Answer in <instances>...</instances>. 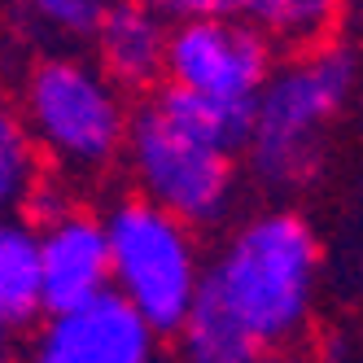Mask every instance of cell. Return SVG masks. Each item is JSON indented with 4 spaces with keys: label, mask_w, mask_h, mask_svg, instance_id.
Masks as SVG:
<instances>
[{
    "label": "cell",
    "mask_w": 363,
    "mask_h": 363,
    "mask_svg": "<svg viewBox=\"0 0 363 363\" xmlns=\"http://www.w3.org/2000/svg\"><path fill=\"white\" fill-rule=\"evenodd\" d=\"M320 272L324 250L311 219L294 206H272L223 237L206 263L201 289L245 328L258 350H294L315 320Z\"/></svg>",
    "instance_id": "1"
},
{
    "label": "cell",
    "mask_w": 363,
    "mask_h": 363,
    "mask_svg": "<svg viewBox=\"0 0 363 363\" xmlns=\"http://www.w3.org/2000/svg\"><path fill=\"white\" fill-rule=\"evenodd\" d=\"M359 84V57L342 40L289 53L254 96L245 162L267 189H302L324 162V136L346 114Z\"/></svg>",
    "instance_id": "2"
},
{
    "label": "cell",
    "mask_w": 363,
    "mask_h": 363,
    "mask_svg": "<svg viewBox=\"0 0 363 363\" xmlns=\"http://www.w3.org/2000/svg\"><path fill=\"white\" fill-rule=\"evenodd\" d=\"M18 123L35 145L40 162L62 179H92L118 167L132 101H127L88 57H40L22 79Z\"/></svg>",
    "instance_id": "3"
},
{
    "label": "cell",
    "mask_w": 363,
    "mask_h": 363,
    "mask_svg": "<svg viewBox=\"0 0 363 363\" xmlns=\"http://www.w3.org/2000/svg\"><path fill=\"white\" fill-rule=\"evenodd\" d=\"M101 228L110 245V294L158 337H175L206 276L197 232L140 197H118L101 211Z\"/></svg>",
    "instance_id": "4"
},
{
    "label": "cell",
    "mask_w": 363,
    "mask_h": 363,
    "mask_svg": "<svg viewBox=\"0 0 363 363\" xmlns=\"http://www.w3.org/2000/svg\"><path fill=\"white\" fill-rule=\"evenodd\" d=\"M118 162L132 175V197L158 206L193 232L219 228L237 206V158L171 123L149 96L132 106Z\"/></svg>",
    "instance_id": "5"
},
{
    "label": "cell",
    "mask_w": 363,
    "mask_h": 363,
    "mask_svg": "<svg viewBox=\"0 0 363 363\" xmlns=\"http://www.w3.org/2000/svg\"><path fill=\"white\" fill-rule=\"evenodd\" d=\"M272 66H276V48L258 27H250L237 13H206V18L171 22L162 84L211 101L254 106Z\"/></svg>",
    "instance_id": "6"
},
{
    "label": "cell",
    "mask_w": 363,
    "mask_h": 363,
    "mask_svg": "<svg viewBox=\"0 0 363 363\" xmlns=\"http://www.w3.org/2000/svg\"><path fill=\"white\" fill-rule=\"evenodd\" d=\"M158 354L162 337L127 302L101 294L88 306L44 315L27 337L22 363H158Z\"/></svg>",
    "instance_id": "7"
},
{
    "label": "cell",
    "mask_w": 363,
    "mask_h": 363,
    "mask_svg": "<svg viewBox=\"0 0 363 363\" xmlns=\"http://www.w3.org/2000/svg\"><path fill=\"white\" fill-rule=\"evenodd\" d=\"M35 258L44 315H62L110 294V245L96 211L74 206L62 219L35 228Z\"/></svg>",
    "instance_id": "8"
},
{
    "label": "cell",
    "mask_w": 363,
    "mask_h": 363,
    "mask_svg": "<svg viewBox=\"0 0 363 363\" xmlns=\"http://www.w3.org/2000/svg\"><path fill=\"white\" fill-rule=\"evenodd\" d=\"M167 35L171 22L140 5V0H110L92 31V66L123 92H153L162 88V62H167Z\"/></svg>",
    "instance_id": "9"
},
{
    "label": "cell",
    "mask_w": 363,
    "mask_h": 363,
    "mask_svg": "<svg viewBox=\"0 0 363 363\" xmlns=\"http://www.w3.org/2000/svg\"><path fill=\"white\" fill-rule=\"evenodd\" d=\"M44 320L40 298V258H35V228L18 215L0 219V342L31 337Z\"/></svg>",
    "instance_id": "10"
},
{
    "label": "cell",
    "mask_w": 363,
    "mask_h": 363,
    "mask_svg": "<svg viewBox=\"0 0 363 363\" xmlns=\"http://www.w3.org/2000/svg\"><path fill=\"white\" fill-rule=\"evenodd\" d=\"M342 9L346 0H228V13L245 18L272 40V48H289V53L337 40Z\"/></svg>",
    "instance_id": "11"
},
{
    "label": "cell",
    "mask_w": 363,
    "mask_h": 363,
    "mask_svg": "<svg viewBox=\"0 0 363 363\" xmlns=\"http://www.w3.org/2000/svg\"><path fill=\"white\" fill-rule=\"evenodd\" d=\"M149 101L158 106L171 123H179L184 132H193L197 140L215 145L232 158L245 153L250 140V123H254V106H232V101H211V96H197V92H179L171 84L153 88Z\"/></svg>",
    "instance_id": "12"
},
{
    "label": "cell",
    "mask_w": 363,
    "mask_h": 363,
    "mask_svg": "<svg viewBox=\"0 0 363 363\" xmlns=\"http://www.w3.org/2000/svg\"><path fill=\"white\" fill-rule=\"evenodd\" d=\"M258 346L245 337V328L228 311L197 289V302L175 328V363H250Z\"/></svg>",
    "instance_id": "13"
},
{
    "label": "cell",
    "mask_w": 363,
    "mask_h": 363,
    "mask_svg": "<svg viewBox=\"0 0 363 363\" xmlns=\"http://www.w3.org/2000/svg\"><path fill=\"white\" fill-rule=\"evenodd\" d=\"M40 175H44V162L35 145L22 132L18 114L0 106V219H13L22 211V201H27Z\"/></svg>",
    "instance_id": "14"
},
{
    "label": "cell",
    "mask_w": 363,
    "mask_h": 363,
    "mask_svg": "<svg viewBox=\"0 0 363 363\" xmlns=\"http://www.w3.org/2000/svg\"><path fill=\"white\" fill-rule=\"evenodd\" d=\"M106 5L110 0H22V9L62 40H92Z\"/></svg>",
    "instance_id": "15"
},
{
    "label": "cell",
    "mask_w": 363,
    "mask_h": 363,
    "mask_svg": "<svg viewBox=\"0 0 363 363\" xmlns=\"http://www.w3.org/2000/svg\"><path fill=\"white\" fill-rule=\"evenodd\" d=\"M74 206H79V201H74V193H70V184L62 175H40L31 184V193H27V201H22L18 219L27 228H44V223L62 219L66 211H74Z\"/></svg>",
    "instance_id": "16"
},
{
    "label": "cell",
    "mask_w": 363,
    "mask_h": 363,
    "mask_svg": "<svg viewBox=\"0 0 363 363\" xmlns=\"http://www.w3.org/2000/svg\"><path fill=\"white\" fill-rule=\"evenodd\" d=\"M140 5L158 9L167 22H184V18H206V13H228V0H140Z\"/></svg>",
    "instance_id": "17"
},
{
    "label": "cell",
    "mask_w": 363,
    "mask_h": 363,
    "mask_svg": "<svg viewBox=\"0 0 363 363\" xmlns=\"http://www.w3.org/2000/svg\"><path fill=\"white\" fill-rule=\"evenodd\" d=\"M250 363H306L298 350H258Z\"/></svg>",
    "instance_id": "18"
},
{
    "label": "cell",
    "mask_w": 363,
    "mask_h": 363,
    "mask_svg": "<svg viewBox=\"0 0 363 363\" xmlns=\"http://www.w3.org/2000/svg\"><path fill=\"white\" fill-rule=\"evenodd\" d=\"M0 363H22V350H18V342H0Z\"/></svg>",
    "instance_id": "19"
},
{
    "label": "cell",
    "mask_w": 363,
    "mask_h": 363,
    "mask_svg": "<svg viewBox=\"0 0 363 363\" xmlns=\"http://www.w3.org/2000/svg\"><path fill=\"white\" fill-rule=\"evenodd\" d=\"M359 27H363V9H359Z\"/></svg>",
    "instance_id": "20"
}]
</instances>
